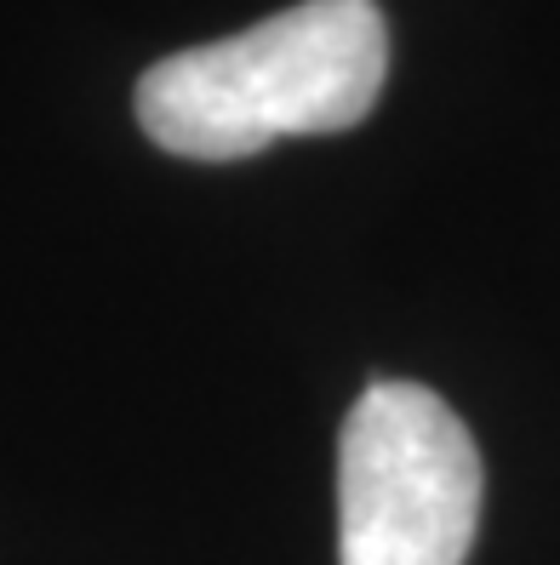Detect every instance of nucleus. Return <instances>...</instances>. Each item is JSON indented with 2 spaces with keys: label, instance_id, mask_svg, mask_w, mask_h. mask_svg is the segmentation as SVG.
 Segmentation results:
<instances>
[{
  "label": "nucleus",
  "instance_id": "obj_1",
  "mask_svg": "<svg viewBox=\"0 0 560 565\" xmlns=\"http://www.w3.org/2000/svg\"><path fill=\"white\" fill-rule=\"evenodd\" d=\"M383 75L389 23L372 0H304L246 35L155 63L138 81V126L183 160H246L281 138L360 126Z\"/></svg>",
  "mask_w": 560,
  "mask_h": 565
},
{
  "label": "nucleus",
  "instance_id": "obj_2",
  "mask_svg": "<svg viewBox=\"0 0 560 565\" xmlns=\"http://www.w3.org/2000/svg\"><path fill=\"white\" fill-rule=\"evenodd\" d=\"M480 451L423 383H372L338 440V565H464Z\"/></svg>",
  "mask_w": 560,
  "mask_h": 565
}]
</instances>
